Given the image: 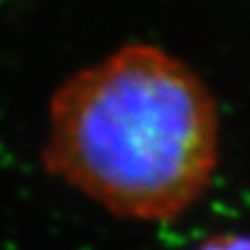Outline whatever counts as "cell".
I'll return each mask as SVG.
<instances>
[{
    "label": "cell",
    "instance_id": "2",
    "mask_svg": "<svg viewBox=\"0 0 250 250\" xmlns=\"http://www.w3.org/2000/svg\"><path fill=\"white\" fill-rule=\"evenodd\" d=\"M195 250H250V236L240 232H223L211 236Z\"/></svg>",
    "mask_w": 250,
    "mask_h": 250
},
{
    "label": "cell",
    "instance_id": "1",
    "mask_svg": "<svg viewBox=\"0 0 250 250\" xmlns=\"http://www.w3.org/2000/svg\"><path fill=\"white\" fill-rule=\"evenodd\" d=\"M42 160L116 217L171 221L219 162L215 97L167 51L124 45L55 91Z\"/></svg>",
    "mask_w": 250,
    "mask_h": 250
}]
</instances>
